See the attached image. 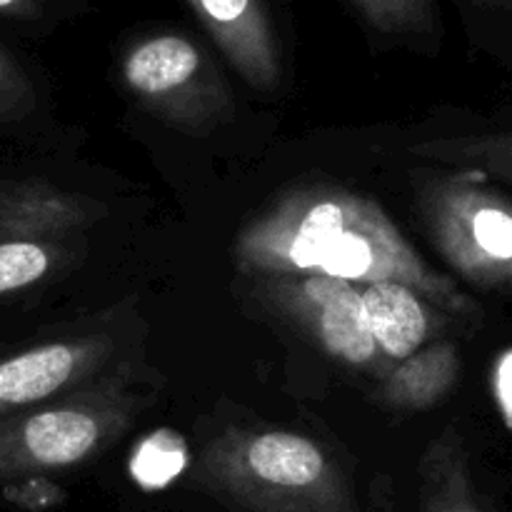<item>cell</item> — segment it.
<instances>
[{"label":"cell","instance_id":"3","mask_svg":"<svg viewBox=\"0 0 512 512\" xmlns=\"http://www.w3.org/2000/svg\"><path fill=\"white\" fill-rule=\"evenodd\" d=\"M138 408L140 398L123 378H105L3 420L0 498L95 458L128 428Z\"/></svg>","mask_w":512,"mask_h":512},{"label":"cell","instance_id":"1","mask_svg":"<svg viewBox=\"0 0 512 512\" xmlns=\"http://www.w3.org/2000/svg\"><path fill=\"white\" fill-rule=\"evenodd\" d=\"M253 278L328 275L353 285L403 283L448 315L475 318L478 305L430 268L378 200L338 185H303L250 220L233 245Z\"/></svg>","mask_w":512,"mask_h":512},{"label":"cell","instance_id":"7","mask_svg":"<svg viewBox=\"0 0 512 512\" xmlns=\"http://www.w3.org/2000/svg\"><path fill=\"white\" fill-rule=\"evenodd\" d=\"M188 10L213 38L228 63L258 90H275L283 80L278 38L268 8L253 0H190Z\"/></svg>","mask_w":512,"mask_h":512},{"label":"cell","instance_id":"11","mask_svg":"<svg viewBox=\"0 0 512 512\" xmlns=\"http://www.w3.org/2000/svg\"><path fill=\"white\" fill-rule=\"evenodd\" d=\"M415 153L430 160H440V163L463 165V170H475L483 178L495 175V178L512 183V130L430 140V143L418 145Z\"/></svg>","mask_w":512,"mask_h":512},{"label":"cell","instance_id":"2","mask_svg":"<svg viewBox=\"0 0 512 512\" xmlns=\"http://www.w3.org/2000/svg\"><path fill=\"white\" fill-rule=\"evenodd\" d=\"M195 478L243 512H358L340 465L290 430H223L200 453Z\"/></svg>","mask_w":512,"mask_h":512},{"label":"cell","instance_id":"8","mask_svg":"<svg viewBox=\"0 0 512 512\" xmlns=\"http://www.w3.org/2000/svg\"><path fill=\"white\" fill-rule=\"evenodd\" d=\"M360 308L365 328L385 360L403 363L425 348L435 333L448 328V313L403 283L360 285Z\"/></svg>","mask_w":512,"mask_h":512},{"label":"cell","instance_id":"6","mask_svg":"<svg viewBox=\"0 0 512 512\" xmlns=\"http://www.w3.org/2000/svg\"><path fill=\"white\" fill-rule=\"evenodd\" d=\"M260 293L330 358L350 368L383 365V353L365 328L358 285L328 275H280L260 278Z\"/></svg>","mask_w":512,"mask_h":512},{"label":"cell","instance_id":"15","mask_svg":"<svg viewBox=\"0 0 512 512\" xmlns=\"http://www.w3.org/2000/svg\"><path fill=\"white\" fill-rule=\"evenodd\" d=\"M503 398L508 403V410L512 413V363L503 370Z\"/></svg>","mask_w":512,"mask_h":512},{"label":"cell","instance_id":"10","mask_svg":"<svg viewBox=\"0 0 512 512\" xmlns=\"http://www.w3.org/2000/svg\"><path fill=\"white\" fill-rule=\"evenodd\" d=\"M458 373L460 355L455 343H433L395 365L380 385L378 398L398 410H428L455 388Z\"/></svg>","mask_w":512,"mask_h":512},{"label":"cell","instance_id":"9","mask_svg":"<svg viewBox=\"0 0 512 512\" xmlns=\"http://www.w3.org/2000/svg\"><path fill=\"white\" fill-rule=\"evenodd\" d=\"M415 512H485L473 483L470 455L455 425L433 438L418 463Z\"/></svg>","mask_w":512,"mask_h":512},{"label":"cell","instance_id":"12","mask_svg":"<svg viewBox=\"0 0 512 512\" xmlns=\"http://www.w3.org/2000/svg\"><path fill=\"white\" fill-rule=\"evenodd\" d=\"M345 5L370 33L385 38L430 33L438 23V8L430 0H348Z\"/></svg>","mask_w":512,"mask_h":512},{"label":"cell","instance_id":"4","mask_svg":"<svg viewBox=\"0 0 512 512\" xmlns=\"http://www.w3.org/2000/svg\"><path fill=\"white\" fill-rule=\"evenodd\" d=\"M475 170L425 175L418 205L440 258L470 285L512 293V198Z\"/></svg>","mask_w":512,"mask_h":512},{"label":"cell","instance_id":"14","mask_svg":"<svg viewBox=\"0 0 512 512\" xmlns=\"http://www.w3.org/2000/svg\"><path fill=\"white\" fill-rule=\"evenodd\" d=\"M43 13V5L33 0H0V25H28Z\"/></svg>","mask_w":512,"mask_h":512},{"label":"cell","instance_id":"13","mask_svg":"<svg viewBox=\"0 0 512 512\" xmlns=\"http://www.w3.org/2000/svg\"><path fill=\"white\" fill-rule=\"evenodd\" d=\"M38 108V85L18 53L0 43V130L20 125Z\"/></svg>","mask_w":512,"mask_h":512},{"label":"cell","instance_id":"5","mask_svg":"<svg viewBox=\"0 0 512 512\" xmlns=\"http://www.w3.org/2000/svg\"><path fill=\"white\" fill-rule=\"evenodd\" d=\"M123 80L143 108L188 133H208L230 105L228 88L203 50L183 35H155L133 45Z\"/></svg>","mask_w":512,"mask_h":512}]
</instances>
